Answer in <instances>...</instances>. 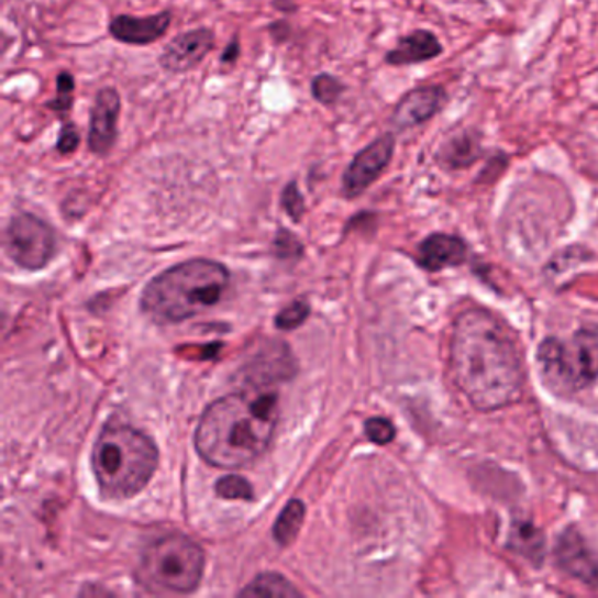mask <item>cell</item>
Segmentation results:
<instances>
[{
	"label": "cell",
	"instance_id": "1",
	"mask_svg": "<svg viewBox=\"0 0 598 598\" xmlns=\"http://www.w3.org/2000/svg\"><path fill=\"white\" fill-rule=\"evenodd\" d=\"M456 386L479 411H497L523 397L524 367L512 330L485 309H468L451 335Z\"/></svg>",
	"mask_w": 598,
	"mask_h": 598
},
{
	"label": "cell",
	"instance_id": "2",
	"mask_svg": "<svg viewBox=\"0 0 598 598\" xmlns=\"http://www.w3.org/2000/svg\"><path fill=\"white\" fill-rule=\"evenodd\" d=\"M278 395L243 391L206 409L196 432L199 455L220 468H241L264 455L278 425Z\"/></svg>",
	"mask_w": 598,
	"mask_h": 598
},
{
	"label": "cell",
	"instance_id": "3",
	"mask_svg": "<svg viewBox=\"0 0 598 598\" xmlns=\"http://www.w3.org/2000/svg\"><path fill=\"white\" fill-rule=\"evenodd\" d=\"M229 283V270L218 262H185L144 288L141 308L156 323H179L217 306Z\"/></svg>",
	"mask_w": 598,
	"mask_h": 598
},
{
	"label": "cell",
	"instance_id": "4",
	"mask_svg": "<svg viewBox=\"0 0 598 598\" xmlns=\"http://www.w3.org/2000/svg\"><path fill=\"white\" fill-rule=\"evenodd\" d=\"M158 451L148 435L132 427H106L91 453V467L104 499L125 500L148 485Z\"/></svg>",
	"mask_w": 598,
	"mask_h": 598
},
{
	"label": "cell",
	"instance_id": "5",
	"mask_svg": "<svg viewBox=\"0 0 598 598\" xmlns=\"http://www.w3.org/2000/svg\"><path fill=\"white\" fill-rule=\"evenodd\" d=\"M204 565L202 547L185 535L173 533L144 551L140 576L152 590L190 594L200 585Z\"/></svg>",
	"mask_w": 598,
	"mask_h": 598
},
{
	"label": "cell",
	"instance_id": "6",
	"mask_svg": "<svg viewBox=\"0 0 598 598\" xmlns=\"http://www.w3.org/2000/svg\"><path fill=\"white\" fill-rule=\"evenodd\" d=\"M539 367L556 390L579 391L598 379V326H583L568 343L550 337L539 346Z\"/></svg>",
	"mask_w": 598,
	"mask_h": 598
},
{
	"label": "cell",
	"instance_id": "7",
	"mask_svg": "<svg viewBox=\"0 0 598 598\" xmlns=\"http://www.w3.org/2000/svg\"><path fill=\"white\" fill-rule=\"evenodd\" d=\"M8 252L23 269H43L55 253L52 226L34 214H18L8 226Z\"/></svg>",
	"mask_w": 598,
	"mask_h": 598
},
{
	"label": "cell",
	"instance_id": "8",
	"mask_svg": "<svg viewBox=\"0 0 598 598\" xmlns=\"http://www.w3.org/2000/svg\"><path fill=\"white\" fill-rule=\"evenodd\" d=\"M394 150L395 137L391 134L381 135L367 148L362 150L344 173V196L355 199L364 193L379 178V174L386 169V165L390 164Z\"/></svg>",
	"mask_w": 598,
	"mask_h": 598
},
{
	"label": "cell",
	"instance_id": "9",
	"mask_svg": "<svg viewBox=\"0 0 598 598\" xmlns=\"http://www.w3.org/2000/svg\"><path fill=\"white\" fill-rule=\"evenodd\" d=\"M556 564L577 582L598 586V562L574 527L562 532L555 546Z\"/></svg>",
	"mask_w": 598,
	"mask_h": 598
},
{
	"label": "cell",
	"instance_id": "10",
	"mask_svg": "<svg viewBox=\"0 0 598 598\" xmlns=\"http://www.w3.org/2000/svg\"><path fill=\"white\" fill-rule=\"evenodd\" d=\"M120 96L114 88H102L97 93L96 104L91 109L90 134L88 146L96 155H108L117 141L118 117H120Z\"/></svg>",
	"mask_w": 598,
	"mask_h": 598
},
{
	"label": "cell",
	"instance_id": "11",
	"mask_svg": "<svg viewBox=\"0 0 598 598\" xmlns=\"http://www.w3.org/2000/svg\"><path fill=\"white\" fill-rule=\"evenodd\" d=\"M214 46V32L199 29L181 34L165 48L162 67L170 73H187L199 66Z\"/></svg>",
	"mask_w": 598,
	"mask_h": 598
},
{
	"label": "cell",
	"instance_id": "12",
	"mask_svg": "<svg viewBox=\"0 0 598 598\" xmlns=\"http://www.w3.org/2000/svg\"><path fill=\"white\" fill-rule=\"evenodd\" d=\"M444 102V90L441 87H421L409 91L395 108L394 125L400 131L421 125L438 113Z\"/></svg>",
	"mask_w": 598,
	"mask_h": 598
},
{
	"label": "cell",
	"instance_id": "13",
	"mask_svg": "<svg viewBox=\"0 0 598 598\" xmlns=\"http://www.w3.org/2000/svg\"><path fill=\"white\" fill-rule=\"evenodd\" d=\"M170 25V13L153 14V16L134 18L120 14L109 23V32L114 40L126 44H152L160 40Z\"/></svg>",
	"mask_w": 598,
	"mask_h": 598
},
{
	"label": "cell",
	"instance_id": "14",
	"mask_svg": "<svg viewBox=\"0 0 598 598\" xmlns=\"http://www.w3.org/2000/svg\"><path fill=\"white\" fill-rule=\"evenodd\" d=\"M467 261V244L456 235L434 234L420 244L418 262L425 269L435 270L456 267Z\"/></svg>",
	"mask_w": 598,
	"mask_h": 598
},
{
	"label": "cell",
	"instance_id": "15",
	"mask_svg": "<svg viewBox=\"0 0 598 598\" xmlns=\"http://www.w3.org/2000/svg\"><path fill=\"white\" fill-rule=\"evenodd\" d=\"M441 52L443 48L434 34L417 31L400 40L399 46L386 55V62L391 66H409V64L432 60Z\"/></svg>",
	"mask_w": 598,
	"mask_h": 598
},
{
	"label": "cell",
	"instance_id": "16",
	"mask_svg": "<svg viewBox=\"0 0 598 598\" xmlns=\"http://www.w3.org/2000/svg\"><path fill=\"white\" fill-rule=\"evenodd\" d=\"M508 546L509 550L529 560L533 567H539L544 560L546 539H544L542 530L530 521H517L512 524L511 533H509Z\"/></svg>",
	"mask_w": 598,
	"mask_h": 598
},
{
	"label": "cell",
	"instance_id": "17",
	"mask_svg": "<svg viewBox=\"0 0 598 598\" xmlns=\"http://www.w3.org/2000/svg\"><path fill=\"white\" fill-rule=\"evenodd\" d=\"M479 144L470 135H459L441 150L439 160L451 169H464L479 158Z\"/></svg>",
	"mask_w": 598,
	"mask_h": 598
},
{
	"label": "cell",
	"instance_id": "18",
	"mask_svg": "<svg viewBox=\"0 0 598 598\" xmlns=\"http://www.w3.org/2000/svg\"><path fill=\"white\" fill-rule=\"evenodd\" d=\"M303 512L306 509L300 500H291L287 503V508L283 509L278 521L274 524V538L281 546H288L296 541L300 527H302Z\"/></svg>",
	"mask_w": 598,
	"mask_h": 598
},
{
	"label": "cell",
	"instance_id": "19",
	"mask_svg": "<svg viewBox=\"0 0 598 598\" xmlns=\"http://www.w3.org/2000/svg\"><path fill=\"white\" fill-rule=\"evenodd\" d=\"M243 597H299V591L279 574H262L252 585H247Z\"/></svg>",
	"mask_w": 598,
	"mask_h": 598
},
{
	"label": "cell",
	"instance_id": "20",
	"mask_svg": "<svg viewBox=\"0 0 598 598\" xmlns=\"http://www.w3.org/2000/svg\"><path fill=\"white\" fill-rule=\"evenodd\" d=\"M217 494L229 500H247V502L253 500L252 485L244 477L235 476V474L222 477L218 481Z\"/></svg>",
	"mask_w": 598,
	"mask_h": 598
},
{
	"label": "cell",
	"instance_id": "21",
	"mask_svg": "<svg viewBox=\"0 0 598 598\" xmlns=\"http://www.w3.org/2000/svg\"><path fill=\"white\" fill-rule=\"evenodd\" d=\"M344 85L334 76L321 75L312 81V96L321 104H334L343 96Z\"/></svg>",
	"mask_w": 598,
	"mask_h": 598
},
{
	"label": "cell",
	"instance_id": "22",
	"mask_svg": "<svg viewBox=\"0 0 598 598\" xmlns=\"http://www.w3.org/2000/svg\"><path fill=\"white\" fill-rule=\"evenodd\" d=\"M75 99V78L69 73H62L57 79V97L48 102V108L58 113L69 111Z\"/></svg>",
	"mask_w": 598,
	"mask_h": 598
},
{
	"label": "cell",
	"instance_id": "23",
	"mask_svg": "<svg viewBox=\"0 0 598 598\" xmlns=\"http://www.w3.org/2000/svg\"><path fill=\"white\" fill-rule=\"evenodd\" d=\"M309 314V306L306 302H294L287 309H283L276 318V326L281 330H294L302 325Z\"/></svg>",
	"mask_w": 598,
	"mask_h": 598
},
{
	"label": "cell",
	"instance_id": "24",
	"mask_svg": "<svg viewBox=\"0 0 598 598\" xmlns=\"http://www.w3.org/2000/svg\"><path fill=\"white\" fill-rule=\"evenodd\" d=\"M365 434L376 444H388L394 441L395 427L386 418H370L365 423Z\"/></svg>",
	"mask_w": 598,
	"mask_h": 598
},
{
	"label": "cell",
	"instance_id": "25",
	"mask_svg": "<svg viewBox=\"0 0 598 598\" xmlns=\"http://www.w3.org/2000/svg\"><path fill=\"white\" fill-rule=\"evenodd\" d=\"M283 208H285V211H287L296 222H299L300 218H302L306 206H303V199L302 196H300L297 182H290V185L285 188V191H283Z\"/></svg>",
	"mask_w": 598,
	"mask_h": 598
},
{
	"label": "cell",
	"instance_id": "26",
	"mask_svg": "<svg viewBox=\"0 0 598 598\" xmlns=\"http://www.w3.org/2000/svg\"><path fill=\"white\" fill-rule=\"evenodd\" d=\"M79 146V134L76 131V126L70 123V125H64L62 129L60 137H58V153L62 155H70L75 153Z\"/></svg>",
	"mask_w": 598,
	"mask_h": 598
},
{
	"label": "cell",
	"instance_id": "27",
	"mask_svg": "<svg viewBox=\"0 0 598 598\" xmlns=\"http://www.w3.org/2000/svg\"><path fill=\"white\" fill-rule=\"evenodd\" d=\"M276 247H278L281 256H296V252L300 253L299 241L287 230L279 232L278 239H276Z\"/></svg>",
	"mask_w": 598,
	"mask_h": 598
},
{
	"label": "cell",
	"instance_id": "28",
	"mask_svg": "<svg viewBox=\"0 0 598 598\" xmlns=\"http://www.w3.org/2000/svg\"><path fill=\"white\" fill-rule=\"evenodd\" d=\"M237 53H239V46H237V43H232L230 44L229 46V49H226L225 53H223V62H232V60H235V58H237Z\"/></svg>",
	"mask_w": 598,
	"mask_h": 598
}]
</instances>
